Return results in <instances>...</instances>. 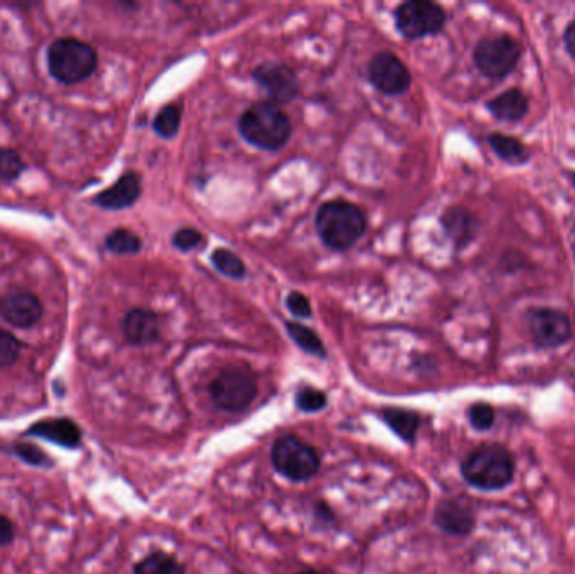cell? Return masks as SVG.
I'll list each match as a JSON object with an SVG mask.
<instances>
[{"instance_id":"44dd1931","label":"cell","mask_w":575,"mask_h":574,"mask_svg":"<svg viewBox=\"0 0 575 574\" xmlns=\"http://www.w3.org/2000/svg\"><path fill=\"white\" fill-rule=\"evenodd\" d=\"M491 149L500 159L512 162V164H522L528 159L527 149L520 140L515 137H508L503 133H491L488 137Z\"/></svg>"},{"instance_id":"4fadbf2b","label":"cell","mask_w":575,"mask_h":574,"mask_svg":"<svg viewBox=\"0 0 575 574\" xmlns=\"http://www.w3.org/2000/svg\"><path fill=\"white\" fill-rule=\"evenodd\" d=\"M160 329L159 315L152 310L132 309L123 317V335L133 346H148L159 341Z\"/></svg>"},{"instance_id":"4316f807","label":"cell","mask_w":575,"mask_h":574,"mask_svg":"<svg viewBox=\"0 0 575 574\" xmlns=\"http://www.w3.org/2000/svg\"><path fill=\"white\" fill-rule=\"evenodd\" d=\"M298 410L305 411V413H315L327 406V396L322 393L320 389L303 388L296 393L295 398Z\"/></svg>"},{"instance_id":"d590c367","label":"cell","mask_w":575,"mask_h":574,"mask_svg":"<svg viewBox=\"0 0 575 574\" xmlns=\"http://www.w3.org/2000/svg\"><path fill=\"white\" fill-rule=\"evenodd\" d=\"M572 179H574V184H575V174H574V176H572Z\"/></svg>"},{"instance_id":"2e32d148","label":"cell","mask_w":575,"mask_h":574,"mask_svg":"<svg viewBox=\"0 0 575 574\" xmlns=\"http://www.w3.org/2000/svg\"><path fill=\"white\" fill-rule=\"evenodd\" d=\"M29 435L39 436V438L66 448H78L81 445V430L74 421L68 418L34 423L29 430Z\"/></svg>"},{"instance_id":"ac0fdd59","label":"cell","mask_w":575,"mask_h":574,"mask_svg":"<svg viewBox=\"0 0 575 574\" xmlns=\"http://www.w3.org/2000/svg\"><path fill=\"white\" fill-rule=\"evenodd\" d=\"M488 110L498 120L518 122L527 115L528 98L520 90H508L488 101Z\"/></svg>"},{"instance_id":"7a4b0ae2","label":"cell","mask_w":575,"mask_h":574,"mask_svg":"<svg viewBox=\"0 0 575 574\" xmlns=\"http://www.w3.org/2000/svg\"><path fill=\"white\" fill-rule=\"evenodd\" d=\"M239 132L256 149L273 152L290 140L291 122L280 105L258 101L239 118Z\"/></svg>"},{"instance_id":"7402d4cb","label":"cell","mask_w":575,"mask_h":574,"mask_svg":"<svg viewBox=\"0 0 575 574\" xmlns=\"http://www.w3.org/2000/svg\"><path fill=\"white\" fill-rule=\"evenodd\" d=\"M135 574H185L184 566L167 553L148 554L135 566Z\"/></svg>"},{"instance_id":"603a6c76","label":"cell","mask_w":575,"mask_h":574,"mask_svg":"<svg viewBox=\"0 0 575 574\" xmlns=\"http://www.w3.org/2000/svg\"><path fill=\"white\" fill-rule=\"evenodd\" d=\"M105 246L113 255H137L142 251V240L130 229L118 228L106 236Z\"/></svg>"},{"instance_id":"5bb4252c","label":"cell","mask_w":575,"mask_h":574,"mask_svg":"<svg viewBox=\"0 0 575 574\" xmlns=\"http://www.w3.org/2000/svg\"><path fill=\"white\" fill-rule=\"evenodd\" d=\"M142 194V181L135 172H125L113 186L95 197L96 206L108 211H120L133 206Z\"/></svg>"},{"instance_id":"d6a6232c","label":"cell","mask_w":575,"mask_h":574,"mask_svg":"<svg viewBox=\"0 0 575 574\" xmlns=\"http://www.w3.org/2000/svg\"><path fill=\"white\" fill-rule=\"evenodd\" d=\"M14 536H16V527L6 516L0 514V546L11 544Z\"/></svg>"},{"instance_id":"cb8c5ba5","label":"cell","mask_w":575,"mask_h":574,"mask_svg":"<svg viewBox=\"0 0 575 574\" xmlns=\"http://www.w3.org/2000/svg\"><path fill=\"white\" fill-rule=\"evenodd\" d=\"M211 260L212 265L216 266L217 272L222 273L224 277L243 280L248 275V268L244 265V261L236 253L226 250V248H217L212 253Z\"/></svg>"},{"instance_id":"4dcf8cb0","label":"cell","mask_w":575,"mask_h":574,"mask_svg":"<svg viewBox=\"0 0 575 574\" xmlns=\"http://www.w3.org/2000/svg\"><path fill=\"white\" fill-rule=\"evenodd\" d=\"M286 307L290 309L291 314L300 319H310L312 317V303L306 298V295L300 292H291L286 298Z\"/></svg>"},{"instance_id":"7c38bea8","label":"cell","mask_w":575,"mask_h":574,"mask_svg":"<svg viewBox=\"0 0 575 574\" xmlns=\"http://www.w3.org/2000/svg\"><path fill=\"white\" fill-rule=\"evenodd\" d=\"M43 314V302L22 288H14L0 297V317L17 329H31L39 324Z\"/></svg>"},{"instance_id":"9c48e42d","label":"cell","mask_w":575,"mask_h":574,"mask_svg":"<svg viewBox=\"0 0 575 574\" xmlns=\"http://www.w3.org/2000/svg\"><path fill=\"white\" fill-rule=\"evenodd\" d=\"M369 81L380 93L397 96L411 88L412 76L396 54L382 51L370 59Z\"/></svg>"},{"instance_id":"8fae6325","label":"cell","mask_w":575,"mask_h":574,"mask_svg":"<svg viewBox=\"0 0 575 574\" xmlns=\"http://www.w3.org/2000/svg\"><path fill=\"white\" fill-rule=\"evenodd\" d=\"M254 80L263 88L273 103H290L300 93V81L290 66L263 63L253 73Z\"/></svg>"},{"instance_id":"9a60e30c","label":"cell","mask_w":575,"mask_h":574,"mask_svg":"<svg viewBox=\"0 0 575 574\" xmlns=\"http://www.w3.org/2000/svg\"><path fill=\"white\" fill-rule=\"evenodd\" d=\"M434 524L451 536H466L475 526V516L470 507L456 500H446L434 512Z\"/></svg>"},{"instance_id":"5b68a950","label":"cell","mask_w":575,"mask_h":574,"mask_svg":"<svg viewBox=\"0 0 575 574\" xmlns=\"http://www.w3.org/2000/svg\"><path fill=\"white\" fill-rule=\"evenodd\" d=\"M271 462L278 474L293 482H305L318 474L320 453L295 435L281 436L271 452Z\"/></svg>"},{"instance_id":"3957f363","label":"cell","mask_w":575,"mask_h":574,"mask_svg":"<svg viewBox=\"0 0 575 574\" xmlns=\"http://www.w3.org/2000/svg\"><path fill=\"white\" fill-rule=\"evenodd\" d=\"M461 474L476 489L500 490L512 482L515 462L507 448L485 445L466 457Z\"/></svg>"},{"instance_id":"ffe728a7","label":"cell","mask_w":575,"mask_h":574,"mask_svg":"<svg viewBox=\"0 0 575 574\" xmlns=\"http://www.w3.org/2000/svg\"><path fill=\"white\" fill-rule=\"evenodd\" d=\"M286 332H288L296 346L303 349L306 354H312V356L320 357V359L327 357V351H325L322 339L310 327L298 324V322H286Z\"/></svg>"},{"instance_id":"8992f818","label":"cell","mask_w":575,"mask_h":574,"mask_svg":"<svg viewBox=\"0 0 575 574\" xmlns=\"http://www.w3.org/2000/svg\"><path fill=\"white\" fill-rule=\"evenodd\" d=\"M209 393L219 410L238 413L253 403L258 394V383L248 371L226 369L212 381Z\"/></svg>"},{"instance_id":"277c9868","label":"cell","mask_w":575,"mask_h":574,"mask_svg":"<svg viewBox=\"0 0 575 574\" xmlns=\"http://www.w3.org/2000/svg\"><path fill=\"white\" fill-rule=\"evenodd\" d=\"M98 66V54L90 44L76 38H61L48 49V68L54 80L76 85L88 80Z\"/></svg>"},{"instance_id":"d6986e66","label":"cell","mask_w":575,"mask_h":574,"mask_svg":"<svg viewBox=\"0 0 575 574\" xmlns=\"http://www.w3.org/2000/svg\"><path fill=\"white\" fill-rule=\"evenodd\" d=\"M382 420L404 442L412 443L416 438L421 418L414 411L402 410V408H386L382 410Z\"/></svg>"},{"instance_id":"d4e9b609","label":"cell","mask_w":575,"mask_h":574,"mask_svg":"<svg viewBox=\"0 0 575 574\" xmlns=\"http://www.w3.org/2000/svg\"><path fill=\"white\" fill-rule=\"evenodd\" d=\"M182 123V107L177 103L165 105L153 120V130L162 139H174Z\"/></svg>"},{"instance_id":"e0dca14e","label":"cell","mask_w":575,"mask_h":574,"mask_svg":"<svg viewBox=\"0 0 575 574\" xmlns=\"http://www.w3.org/2000/svg\"><path fill=\"white\" fill-rule=\"evenodd\" d=\"M444 231L458 248L468 245L478 231L475 216L463 208H451L443 216Z\"/></svg>"},{"instance_id":"484cf974","label":"cell","mask_w":575,"mask_h":574,"mask_svg":"<svg viewBox=\"0 0 575 574\" xmlns=\"http://www.w3.org/2000/svg\"><path fill=\"white\" fill-rule=\"evenodd\" d=\"M24 169L26 164L22 162L21 155L17 154L16 150L0 147V181H17Z\"/></svg>"},{"instance_id":"f546056e","label":"cell","mask_w":575,"mask_h":574,"mask_svg":"<svg viewBox=\"0 0 575 574\" xmlns=\"http://www.w3.org/2000/svg\"><path fill=\"white\" fill-rule=\"evenodd\" d=\"M175 248L180 251L196 250L197 246L202 243V234L194 228H182L174 234L172 238Z\"/></svg>"},{"instance_id":"e575fe53","label":"cell","mask_w":575,"mask_h":574,"mask_svg":"<svg viewBox=\"0 0 575 574\" xmlns=\"http://www.w3.org/2000/svg\"><path fill=\"white\" fill-rule=\"evenodd\" d=\"M300 574H320V573H317V571H305V573Z\"/></svg>"},{"instance_id":"52a82bcc","label":"cell","mask_w":575,"mask_h":574,"mask_svg":"<svg viewBox=\"0 0 575 574\" xmlns=\"http://www.w3.org/2000/svg\"><path fill=\"white\" fill-rule=\"evenodd\" d=\"M394 19L402 38L414 41L441 31L446 24V12L428 0H409L397 7Z\"/></svg>"},{"instance_id":"f1b7e54d","label":"cell","mask_w":575,"mask_h":574,"mask_svg":"<svg viewBox=\"0 0 575 574\" xmlns=\"http://www.w3.org/2000/svg\"><path fill=\"white\" fill-rule=\"evenodd\" d=\"M470 423L475 430L485 431L490 430L493 423H495V410L491 408L490 404L476 403L470 408Z\"/></svg>"},{"instance_id":"83f0119b","label":"cell","mask_w":575,"mask_h":574,"mask_svg":"<svg viewBox=\"0 0 575 574\" xmlns=\"http://www.w3.org/2000/svg\"><path fill=\"white\" fill-rule=\"evenodd\" d=\"M19 354L21 342L17 341L11 332L0 329V369L11 367L19 359Z\"/></svg>"},{"instance_id":"30bf717a","label":"cell","mask_w":575,"mask_h":574,"mask_svg":"<svg viewBox=\"0 0 575 574\" xmlns=\"http://www.w3.org/2000/svg\"><path fill=\"white\" fill-rule=\"evenodd\" d=\"M528 327L533 342L544 349L562 346L572 335L569 317L555 309H533L528 314Z\"/></svg>"},{"instance_id":"1f68e13d","label":"cell","mask_w":575,"mask_h":574,"mask_svg":"<svg viewBox=\"0 0 575 574\" xmlns=\"http://www.w3.org/2000/svg\"><path fill=\"white\" fill-rule=\"evenodd\" d=\"M16 453L22 460H26L27 463H32V465H44V463L49 462V458L39 448L29 445V443L16 445Z\"/></svg>"},{"instance_id":"6da1fadb","label":"cell","mask_w":575,"mask_h":574,"mask_svg":"<svg viewBox=\"0 0 575 574\" xmlns=\"http://www.w3.org/2000/svg\"><path fill=\"white\" fill-rule=\"evenodd\" d=\"M317 229L323 245L330 250L345 251L357 245L367 229V219L362 209L343 199L328 201L320 206L315 216Z\"/></svg>"},{"instance_id":"836d02e7","label":"cell","mask_w":575,"mask_h":574,"mask_svg":"<svg viewBox=\"0 0 575 574\" xmlns=\"http://www.w3.org/2000/svg\"><path fill=\"white\" fill-rule=\"evenodd\" d=\"M564 43L570 56L575 59V21L570 22L569 27H567V31L564 34Z\"/></svg>"},{"instance_id":"ba28073f","label":"cell","mask_w":575,"mask_h":574,"mask_svg":"<svg viewBox=\"0 0 575 574\" xmlns=\"http://www.w3.org/2000/svg\"><path fill=\"white\" fill-rule=\"evenodd\" d=\"M520 54V44L510 36L483 39L475 49L476 68L490 78H503L517 66Z\"/></svg>"}]
</instances>
